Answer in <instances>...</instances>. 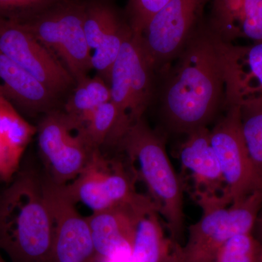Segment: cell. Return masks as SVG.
Segmentation results:
<instances>
[{
  "mask_svg": "<svg viewBox=\"0 0 262 262\" xmlns=\"http://www.w3.org/2000/svg\"><path fill=\"white\" fill-rule=\"evenodd\" d=\"M225 46L203 22L158 75L155 99L168 130L187 135L208 127L225 108Z\"/></svg>",
  "mask_w": 262,
  "mask_h": 262,
  "instance_id": "1",
  "label": "cell"
},
{
  "mask_svg": "<svg viewBox=\"0 0 262 262\" xmlns=\"http://www.w3.org/2000/svg\"><path fill=\"white\" fill-rule=\"evenodd\" d=\"M53 233L42 179L20 167L0 192V251L11 262H53Z\"/></svg>",
  "mask_w": 262,
  "mask_h": 262,
  "instance_id": "2",
  "label": "cell"
},
{
  "mask_svg": "<svg viewBox=\"0 0 262 262\" xmlns=\"http://www.w3.org/2000/svg\"><path fill=\"white\" fill-rule=\"evenodd\" d=\"M117 146L126 155L137 180L146 186L148 196L175 242L184 228V189L169 159L163 138L142 117L129 127Z\"/></svg>",
  "mask_w": 262,
  "mask_h": 262,
  "instance_id": "3",
  "label": "cell"
},
{
  "mask_svg": "<svg viewBox=\"0 0 262 262\" xmlns=\"http://www.w3.org/2000/svg\"><path fill=\"white\" fill-rule=\"evenodd\" d=\"M84 7L85 0H58L18 22L61 61L75 82L92 70V52L84 32Z\"/></svg>",
  "mask_w": 262,
  "mask_h": 262,
  "instance_id": "4",
  "label": "cell"
},
{
  "mask_svg": "<svg viewBox=\"0 0 262 262\" xmlns=\"http://www.w3.org/2000/svg\"><path fill=\"white\" fill-rule=\"evenodd\" d=\"M261 208L262 190H256L230 204L201 209L187 244L177 246V262H205L230 237L252 232Z\"/></svg>",
  "mask_w": 262,
  "mask_h": 262,
  "instance_id": "5",
  "label": "cell"
},
{
  "mask_svg": "<svg viewBox=\"0 0 262 262\" xmlns=\"http://www.w3.org/2000/svg\"><path fill=\"white\" fill-rule=\"evenodd\" d=\"M37 129L38 147L47 177L60 185L72 182L95 150L88 141L83 124L57 108L43 115Z\"/></svg>",
  "mask_w": 262,
  "mask_h": 262,
  "instance_id": "6",
  "label": "cell"
},
{
  "mask_svg": "<svg viewBox=\"0 0 262 262\" xmlns=\"http://www.w3.org/2000/svg\"><path fill=\"white\" fill-rule=\"evenodd\" d=\"M136 181L128 163L95 149L82 171L64 188L75 203L98 212L136 201L141 195L136 192Z\"/></svg>",
  "mask_w": 262,
  "mask_h": 262,
  "instance_id": "7",
  "label": "cell"
},
{
  "mask_svg": "<svg viewBox=\"0 0 262 262\" xmlns=\"http://www.w3.org/2000/svg\"><path fill=\"white\" fill-rule=\"evenodd\" d=\"M111 101L130 125L142 118L154 101L157 75L141 44L140 35L131 33L110 73Z\"/></svg>",
  "mask_w": 262,
  "mask_h": 262,
  "instance_id": "8",
  "label": "cell"
},
{
  "mask_svg": "<svg viewBox=\"0 0 262 262\" xmlns=\"http://www.w3.org/2000/svg\"><path fill=\"white\" fill-rule=\"evenodd\" d=\"M210 1L169 0L150 20L140 37L157 77L173 61L203 23V11Z\"/></svg>",
  "mask_w": 262,
  "mask_h": 262,
  "instance_id": "9",
  "label": "cell"
},
{
  "mask_svg": "<svg viewBox=\"0 0 262 262\" xmlns=\"http://www.w3.org/2000/svg\"><path fill=\"white\" fill-rule=\"evenodd\" d=\"M183 189L201 209L232 203L228 188L210 141V129L187 134L179 151Z\"/></svg>",
  "mask_w": 262,
  "mask_h": 262,
  "instance_id": "10",
  "label": "cell"
},
{
  "mask_svg": "<svg viewBox=\"0 0 262 262\" xmlns=\"http://www.w3.org/2000/svg\"><path fill=\"white\" fill-rule=\"evenodd\" d=\"M225 108V115L210 130V141L233 203L262 189L243 135L241 107L231 105Z\"/></svg>",
  "mask_w": 262,
  "mask_h": 262,
  "instance_id": "11",
  "label": "cell"
},
{
  "mask_svg": "<svg viewBox=\"0 0 262 262\" xmlns=\"http://www.w3.org/2000/svg\"><path fill=\"white\" fill-rule=\"evenodd\" d=\"M0 50L61 98L75 87L64 65L18 22L0 17Z\"/></svg>",
  "mask_w": 262,
  "mask_h": 262,
  "instance_id": "12",
  "label": "cell"
},
{
  "mask_svg": "<svg viewBox=\"0 0 262 262\" xmlns=\"http://www.w3.org/2000/svg\"><path fill=\"white\" fill-rule=\"evenodd\" d=\"M45 198L53 222V262H95V251L87 217L82 216L64 185L42 179Z\"/></svg>",
  "mask_w": 262,
  "mask_h": 262,
  "instance_id": "13",
  "label": "cell"
},
{
  "mask_svg": "<svg viewBox=\"0 0 262 262\" xmlns=\"http://www.w3.org/2000/svg\"><path fill=\"white\" fill-rule=\"evenodd\" d=\"M224 61L225 107L262 102V42L250 46L225 42Z\"/></svg>",
  "mask_w": 262,
  "mask_h": 262,
  "instance_id": "14",
  "label": "cell"
},
{
  "mask_svg": "<svg viewBox=\"0 0 262 262\" xmlns=\"http://www.w3.org/2000/svg\"><path fill=\"white\" fill-rule=\"evenodd\" d=\"M0 84L7 98L20 114L34 116L60 108L55 94L0 50Z\"/></svg>",
  "mask_w": 262,
  "mask_h": 262,
  "instance_id": "15",
  "label": "cell"
},
{
  "mask_svg": "<svg viewBox=\"0 0 262 262\" xmlns=\"http://www.w3.org/2000/svg\"><path fill=\"white\" fill-rule=\"evenodd\" d=\"M141 194L136 201L105 211L93 212L87 217L96 258H106L131 248L136 215L147 200Z\"/></svg>",
  "mask_w": 262,
  "mask_h": 262,
  "instance_id": "16",
  "label": "cell"
},
{
  "mask_svg": "<svg viewBox=\"0 0 262 262\" xmlns=\"http://www.w3.org/2000/svg\"><path fill=\"white\" fill-rule=\"evenodd\" d=\"M207 23L223 42L237 39L262 42V0H212Z\"/></svg>",
  "mask_w": 262,
  "mask_h": 262,
  "instance_id": "17",
  "label": "cell"
},
{
  "mask_svg": "<svg viewBox=\"0 0 262 262\" xmlns=\"http://www.w3.org/2000/svg\"><path fill=\"white\" fill-rule=\"evenodd\" d=\"M37 131V126L29 123L5 96L0 84V181L8 184L14 178Z\"/></svg>",
  "mask_w": 262,
  "mask_h": 262,
  "instance_id": "18",
  "label": "cell"
},
{
  "mask_svg": "<svg viewBox=\"0 0 262 262\" xmlns=\"http://www.w3.org/2000/svg\"><path fill=\"white\" fill-rule=\"evenodd\" d=\"M178 244L164 232L160 215L147 200L139 208L133 234L131 251L136 262H177Z\"/></svg>",
  "mask_w": 262,
  "mask_h": 262,
  "instance_id": "19",
  "label": "cell"
},
{
  "mask_svg": "<svg viewBox=\"0 0 262 262\" xmlns=\"http://www.w3.org/2000/svg\"><path fill=\"white\" fill-rule=\"evenodd\" d=\"M82 124L88 141L95 149L117 146L131 126L111 100L96 108Z\"/></svg>",
  "mask_w": 262,
  "mask_h": 262,
  "instance_id": "20",
  "label": "cell"
},
{
  "mask_svg": "<svg viewBox=\"0 0 262 262\" xmlns=\"http://www.w3.org/2000/svg\"><path fill=\"white\" fill-rule=\"evenodd\" d=\"M110 100L111 92L107 82L97 75L94 77L87 75L76 81L63 110L82 123L96 108Z\"/></svg>",
  "mask_w": 262,
  "mask_h": 262,
  "instance_id": "21",
  "label": "cell"
},
{
  "mask_svg": "<svg viewBox=\"0 0 262 262\" xmlns=\"http://www.w3.org/2000/svg\"><path fill=\"white\" fill-rule=\"evenodd\" d=\"M133 32L126 17L119 22L103 37L91 56L92 70L108 84L114 63L120 54L122 45Z\"/></svg>",
  "mask_w": 262,
  "mask_h": 262,
  "instance_id": "22",
  "label": "cell"
},
{
  "mask_svg": "<svg viewBox=\"0 0 262 262\" xmlns=\"http://www.w3.org/2000/svg\"><path fill=\"white\" fill-rule=\"evenodd\" d=\"M243 135L262 189V102L241 107Z\"/></svg>",
  "mask_w": 262,
  "mask_h": 262,
  "instance_id": "23",
  "label": "cell"
},
{
  "mask_svg": "<svg viewBox=\"0 0 262 262\" xmlns=\"http://www.w3.org/2000/svg\"><path fill=\"white\" fill-rule=\"evenodd\" d=\"M261 256L262 244L248 232L227 239L205 262H260Z\"/></svg>",
  "mask_w": 262,
  "mask_h": 262,
  "instance_id": "24",
  "label": "cell"
},
{
  "mask_svg": "<svg viewBox=\"0 0 262 262\" xmlns=\"http://www.w3.org/2000/svg\"><path fill=\"white\" fill-rule=\"evenodd\" d=\"M169 0H128L125 15L134 34L141 35L150 20Z\"/></svg>",
  "mask_w": 262,
  "mask_h": 262,
  "instance_id": "25",
  "label": "cell"
},
{
  "mask_svg": "<svg viewBox=\"0 0 262 262\" xmlns=\"http://www.w3.org/2000/svg\"><path fill=\"white\" fill-rule=\"evenodd\" d=\"M58 0H0V17L24 21Z\"/></svg>",
  "mask_w": 262,
  "mask_h": 262,
  "instance_id": "26",
  "label": "cell"
},
{
  "mask_svg": "<svg viewBox=\"0 0 262 262\" xmlns=\"http://www.w3.org/2000/svg\"><path fill=\"white\" fill-rule=\"evenodd\" d=\"M95 262H136L133 257L131 248L122 250L106 258H96Z\"/></svg>",
  "mask_w": 262,
  "mask_h": 262,
  "instance_id": "27",
  "label": "cell"
},
{
  "mask_svg": "<svg viewBox=\"0 0 262 262\" xmlns=\"http://www.w3.org/2000/svg\"><path fill=\"white\" fill-rule=\"evenodd\" d=\"M256 223H258V229H259L260 234H261L262 237V213L261 215H258Z\"/></svg>",
  "mask_w": 262,
  "mask_h": 262,
  "instance_id": "28",
  "label": "cell"
},
{
  "mask_svg": "<svg viewBox=\"0 0 262 262\" xmlns=\"http://www.w3.org/2000/svg\"><path fill=\"white\" fill-rule=\"evenodd\" d=\"M0 262H6L4 258H3V256H2L1 251H0Z\"/></svg>",
  "mask_w": 262,
  "mask_h": 262,
  "instance_id": "29",
  "label": "cell"
},
{
  "mask_svg": "<svg viewBox=\"0 0 262 262\" xmlns=\"http://www.w3.org/2000/svg\"><path fill=\"white\" fill-rule=\"evenodd\" d=\"M260 262H262V256H261V261H260Z\"/></svg>",
  "mask_w": 262,
  "mask_h": 262,
  "instance_id": "30",
  "label": "cell"
}]
</instances>
